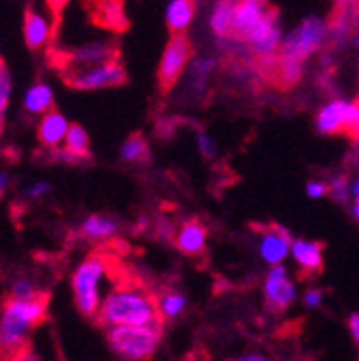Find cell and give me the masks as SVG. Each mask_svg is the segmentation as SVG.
Segmentation results:
<instances>
[{"label":"cell","mask_w":359,"mask_h":361,"mask_svg":"<svg viewBox=\"0 0 359 361\" xmlns=\"http://www.w3.org/2000/svg\"><path fill=\"white\" fill-rule=\"evenodd\" d=\"M114 271V288L102 301L97 323L104 327H164L157 293L133 274Z\"/></svg>","instance_id":"cell-1"},{"label":"cell","mask_w":359,"mask_h":361,"mask_svg":"<svg viewBox=\"0 0 359 361\" xmlns=\"http://www.w3.org/2000/svg\"><path fill=\"white\" fill-rule=\"evenodd\" d=\"M50 295L43 293L32 301L9 297L0 316V355L11 359L16 353L26 348V338L32 327L46 321Z\"/></svg>","instance_id":"cell-2"},{"label":"cell","mask_w":359,"mask_h":361,"mask_svg":"<svg viewBox=\"0 0 359 361\" xmlns=\"http://www.w3.org/2000/svg\"><path fill=\"white\" fill-rule=\"evenodd\" d=\"M116 264V256L106 250H95L91 256H86L71 276L73 299L82 316L86 319H97L102 307L99 286L106 276L112 274Z\"/></svg>","instance_id":"cell-3"},{"label":"cell","mask_w":359,"mask_h":361,"mask_svg":"<svg viewBox=\"0 0 359 361\" xmlns=\"http://www.w3.org/2000/svg\"><path fill=\"white\" fill-rule=\"evenodd\" d=\"M108 346L125 361H149L164 338V327H110Z\"/></svg>","instance_id":"cell-4"},{"label":"cell","mask_w":359,"mask_h":361,"mask_svg":"<svg viewBox=\"0 0 359 361\" xmlns=\"http://www.w3.org/2000/svg\"><path fill=\"white\" fill-rule=\"evenodd\" d=\"M327 39V24L321 18H305L299 26L284 35L280 45V59L305 63L314 52L321 50V45Z\"/></svg>","instance_id":"cell-5"},{"label":"cell","mask_w":359,"mask_h":361,"mask_svg":"<svg viewBox=\"0 0 359 361\" xmlns=\"http://www.w3.org/2000/svg\"><path fill=\"white\" fill-rule=\"evenodd\" d=\"M192 61V43L185 35H172L164 48L159 69H157V80L164 93L178 82V78L183 75L185 67Z\"/></svg>","instance_id":"cell-6"},{"label":"cell","mask_w":359,"mask_h":361,"mask_svg":"<svg viewBox=\"0 0 359 361\" xmlns=\"http://www.w3.org/2000/svg\"><path fill=\"white\" fill-rule=\"evenodd\" d=\"M282 39H284V30H282L280 18L272 9L245 35L243 43L262 63H267V61H274L280 54Z\"/></svg>","instance_id":"cell-7"},{"label":"cell","mask_w":359,"mask_h":361,"mask_svg":"<svg viewBox=\"0 0 359 361\" xmlns=\"http://www.w3.org/2000/svg\"><path fill=\"white\" fill-rule=\"evenodd\" d=\"M127 73L118 61H112L102 67H91V69H80V71H67L65 82L78 90H102V88H112L125 84Z\"/></svg>","instance_id":"cell-8"},{"label":"cell","mask_w":359,"mask_h":361,"mask_svg":"<svg viewBox=\"0 0 359 361\" xmlns=\"http://www.w3.org/2000/svg\"><path fill=\"white\" fill-rule=\"evenodd\" d=\"M262 293H264V305H267V310L274 312V314L284 312L295 301V295H297L295 293V284L288 280L286 269L282 264L272 267V271H269L267 278H264Z\"/></svg>","instance_id":"cell-9"},{"label":"cell","mask_w":359,"mask_h":361,"mask_svg":"<svg viewBox=\"0 0 359 361\" xmlns=\"http://www.w3.org/2000/svg\"><path fill=\"white\" fill-rule=\"evenodd\" d=\"M256 233H258V250L264 262H269L272 267H278L291 250L293 237L286 228L278 224H269V226H256Z\"/></svg>","instance_id":"cell-10"},{"label":"cell","mask_w":359,"mask_h":361,"mask_svg":"<svg viewBox=\"0 0 359 361\" xmlns=\"http://www.w3.org/2000/svg\"><path fill=\"white\" fill-rule=\"evenodd\" d=\"M116 61V48L110 41H91L75 48L69 54V71H80V69H91V67H102Z\"/></svg>","instance_id":"cell-11"},{"label":"cell","mask_w":359,"mask_h":361,"mask_svg":"<svg viewBox=\"0 0 359 361\" xmlns=\"http://www.w3.org/2000/svg\"><path fill=\"white\" fill-rule=\"evenodd\" d=\"M272 11L267 0H237L235 5V20H233V37L239 41L245 39V35Z\"/></svg>","instance_id":"cell-12"},{"label":"cell","mask_w":359,"mask_h":361,"mask_svg":"<svg viewBox=\"0 0 359 361\" xmlns=\"http://www.w3.org/2000/svg\"><path fill=\"white\" fill-rule=\"evenodd\" d=\"M207 239L209 235H207L205 224H200L198 219H190L174 235V245L185 256H200L207 250Z\"/></svg>","instance_id":"cell-13"},{"label":"cell","mask_w":359,"mask_h":361,"mask_svg":"<svg viewBox=\"0 0 359 361\" xmlns=\"http://www.w3.org/2000/svg\"><path fill=\"white\" fill-rule=\"evenodd\" d=\"M69 127L71 125L67 123V118L56 110L43 114V118L39 121V127H37L39 142L48 149H56L59 145H65Z\"/></svg>","instance_id":"cell-14"},{"label":"cell","mask_w":359,"mask_h":361,"mask_svg":"<svg viewBox=\"0 0 359 361\" xmlns=\"http://www.w3.org/2000/svg\"><path fill=\"white\" fill-rule=\"evenodd\" d=\"M293 258L303 276H319L323 271V243L319 241H293Z\"/></svg>","instance_id":"cell-15"},{"label":"cell","mask_w":359,"mask_h":361,"mask_svg":"<svg viewBox=\"0 0 359 361\" xmlns=\"http://www.w3.org/2000/svg\"><path fill=\"white\" fill-rule=\"evenodd\" d=\"M88 9H91L97 24L110 30H123L127 26V18L123 11L121 0H88Z\"/></svg>","instance_id":"cell-16"},{"label":"cell","mask_w":359,"mask_h":361,"mask_svg":"<svg viewBox=\"0 0 359 361\" xmlns=\"http://www.w3.org/2000/svg\"><path fill=\"white\" fill-rule=\"evenodd\" d=\"M196 16L194 0H168L166 5V26L172 35H185Z\"/></svg>","instance_id":"cell-17"},{"label":"cell","mask_w":359,"mask_h":361,"mask_svg":"<svg viewBox=\"0 0 359 361\" xmlns=\"http://www.w3.org/2000/svg\"><path fill=\"white\" fill-rule=\"evenodd\" d=\"M346 99H331L325 104L317 114V129L323 135H338L344 131V112H346Z\"/></svg>","instance_id":"cell-18"},{"label":"cell","mask_w":359,"mask_h":361,"mask_svg":"<svg viewBox=\"0 0 359 361\" xmlns=\"http://www.w3.org/2000/svg\"><path fill=\"white\" fill-rule=\"evenodd\" d=\"M52 37V26L50 22L37 11H28L24 18V39L30 50H41L46 48Z\"/></svg>","instance_id":"cell-19"},{"label":"cell","mask_w":359,"mask_h":361,"mask_svg":"<svg viewBox=\"0 0 359 361\" xmlns=\"http://www.w3.org/2000/svg\"><path fill=\"white\" fill-rule=\"evenodd\" d=\"M235 5H237V0H217V5L213 7L211 18H209V26L215 37L226 39L229 35H233Z\"/></svg>","instance_id":"cell-20"},{"label":"cell","mask_w":359,"mask_h":361,"mask_svg":"<svg viewBox=\"0 0 359 361\" xmlns=\"http://www.w3.org/2000/svg\"><path fill=\"white\" fill-rule=\"evenodd\" d=\"M54 106V90L48 84H35L32 88H28V93L24 95V110L28 114H48L52 112Z\"/></svg>","instance_id":"cell-21"},{"label":"cell","mask_w":359,"mask_h":361,"mask_svg":"<svg viewBox=\"0 0 359 361\" xmlns=\"http://www.w3.org/2000/svg\"><path fill=\"white\" fill-rule=\"evenodd\" d=\"M118 233V221L108 215H91L82 224V237L91 241H106Z\"/></svg>","instance_id":"cell-22"},{"label":"cell","mask_w":359,"mask_h":361,"mask_svg":"<svg viewBox=\"0 0 359 361\" xmlns=\"http://www.w3.org/2000/svg\"><path fill=\"white\" fill-rule=\"evenodd\" d=\"M63 151L69 153L78 161H84V159L91 157V149H88V133H86L84 127H80V125H71L69 127Z\"/></svg>","instance_id":"cell-23"},{"label":"cell","mask_w":359,"mask_h":361,"mask_svg":"<svg viewBox=\"0 0 359 361\" xmlns=\"http://www.w3.org/2000/svg\"><path fill=\"white\" fill-rule=\"evenodd\" d=\"M121 159L127 164H147L151 159L149 145L140 133H131L121 147Z\"/></svg>","instance_id":"cell-24"},{"label":"cell","mask_w":359,"mask_h":361,"mask_svg":"<svg viewBox=\"0 0 359 361\" xmlns=\"http://www.w3.org/2000/svg\"><path fill=\"white\" fill-rule=\"evenodd\" d=\"M157 299H159V310H162L164 321L178 319L185 310V295L174 288H164L162 293H157Z\"/></svg>","instance_id":"cell-25"},{"label":"cell","mask_w":359,"mask_h":361,"mask_svg":"<svg viewBox=\"0 0 359 361\" xmlns=\"http://www.w3.org/2000/svg\"><path fill=\"white\" fill-rule=\"evenodd\" d=\"M344 135H348L351 140L359 142V99L348 102L346 104V112H344Z\"/></svg>","instance_id":"cell-26"},{"label":"cell","mask_w":359,"mask_h":361,"mask_svg":"<svg viewBox=\"0 0 359 361\" xmlns=\"http://www.w3.org/2000/svg\"><path fill=\"white\" fill-rule=\"evenodd\" d=\"M213 67H215V61L213 59H198V61L192 63L190 75H192V82H194L196 88H202L205 86V82H207L209 73L213 71Z\"/></svg>","instance_id":"cell-27"},{"label":"cell","mask_w":359,"mask_h":361,"mask_svg":"<svg viewBox=\"0 0 359 361\" xmlns=\"http://www.w3.org/2000/svg\"><path fill=\"white\" fill-rule=\"evenodd\" d=\"M9 97H11V75H9L7 69H3V71H0V129H3Z\"/></svg>","instance_id":"cell-28"},{"label":"cell","mask_w":359,"mask_h":361,"mask_svg":"<svg viewBox=\"0 0 359 361\" xmlns=\"http://www.w3.org/2000/svg\"><path fill=\"white\" fill-rule=\"evenodd\" d=\"M41 295H43V293H39L30 280H18V282H13V286H11V297H13V299L32 301V299H37V297H41Z\"/></svg>","instance_id":"cell-29"},{"label":"cell","mask_w":359,"mask_h":361,"mask_svg":"<svg viewBox=\"0 0 359 361\" xmlns=\"http://www.w3.org/2000/svg\"><path fill=\"white\" fill-rule=\"evenodd\" d=\"M351 185H348V180L346 176H336L331 183H329V196L336 200V202H346L348 200V194H351Z\"/></svg>","instance_id":"cell-30"},{"label":"cell","mask_w":359,"mask_h":361,"mask_svg":"<svg viewBox=\"0 0 359 361\" xmlns=\"http://www.w3.org/2000/svg\"><path fill=\"white\" fill-rule=\"evenodd\" d=\"M196 140H198V149H200L202 157L213 159V157H215V153H217V149H215V142L211 140V135H209L207 131H198Z\"/></svg>","instance_id":"cell-31"},{"label":"cell","mask_w":359,"mask_h":361,"mask_svg":"<svg viewBox=\"0 0 359 361\" xmlns=\"http://www.w3.org/2000/svg\"><path fill=\"white\" fill-rule=\"evenodd\" d=\"M305 194H308L312 200H319V198H323L325 194H329V183H325V180H308Z\"/></svg>","instance_id":"cell-32"},{"label":"cell","mask_w":359,"mask_h":361,"mask_svg":"<svg viewBox=\"0 0 359 361\" xmlns=\"http://www.w3.org/2000/svg\"><path fill=\"white\" fill-rule=\"evenodd\" d=\"M303 303H305V307H310V310L319 307V305L323 303V290H321V288H310V290H305Z\"/></svg>","instance_id":"cell-33"},{"label":"cell","mask_w":359,"mask_h":361,"mask_svg":"<svg viewBox=\"0 0 359 361\" xmlns=\"http://www.w3.org/2000/svg\"><path fill=\"white\" fill-rule=\"evenodd\" d=\"M346 325H348V331H351V336H353L355 344L359 346V314H357V312L348 316V321H346Z\"/></svg>","instance_id":"cell-34"},{"label":"cell","mask_w":359,"mask_h":361,"mask_svg":"<svg viewBox=\"0 0 359 361\" xmlns=\"http://www.w3.org/2000/svg\"><path fill=\"white\" fill-rule=\"evenodd\" d=\"M9 361H41V359H39V357H37V355L26 346V348H22L20 353H16Z\"/></svg>","instance_id":"cell-35"},{"label":"cell","mask_w":359,"mask_h":361,"mask_svg":"<svg viewBox=\"0 0 359 361\" xmlns=\"http://www.w3.org/2000/svg\"><path fill=\"white\" fill-rule=\"evenodd\" d=\"M50 192V185L48 183H37L35 188L28 190V198H41L43 194H48Z\"/></svg>","instance_id":"cell-36"},{"label":"cell","mask_w":359,"mask_h":361,"mask_svg":"<svg viewBox=\"0 0 359 361\" xmlns=\"http://www.w3.org/2000/svg\"><path fill=\"white\" fill-rule=\"evenodd\" d=\"M7 183H9V176L5 172H0V198H3L7 192Z\"/></svg>","instance_id":"cell-37"},{"label":"cell","mask_w":359,"mask_h":361,"mask_svg":"<svg viewBox=\"0 0 359 361\" xmlns=\"http://www.w3.org/2000/svg\"><path fill=\"white\" fill-rule=\"evenodd\" d=\"M233 361H272L262 355H245V357H239V359H233Z\"/></svg>","instance_id":"cell-38"},{"label":"cell","mask_w":359,"mask_h":361,"mask_svg":"<svg viewBox=\"0 0 359 361\" xmlns=\"http://www.w3.org/2000/svg\"><path fill=\"white\" fill-rule=\"evenodd\" d=\"M67 3V0H50V5L54 7V9H59L61 5H65Z\"/></svg>","instance_id":"cell-39"},{"label":"cell","mask_w":359,"mask_h":361,"mask_svg":"<svg viewBox=\"0 0 359 361\" xmlns=\"http://www.w3.org/2000/svg\"><path fill=\"white\" fill-rule=\"evenodd\" d=\"M353 3H355V0H338V5H340V7H351Z\"/></svg>","instance_id":"cell-40"},{"label":"cell","mask_w":359,"mask_h":361,"mask_svg":"<svg viewBox=\"0 0 359 361\" xmlns=\"http://www.w3.org/2000/svg\"><path fill=\"white\" fill-rule=\"evenodd\" d=\"M355 217H357V221H359V198H355Z\"/></svg>","instance_id":"cell-41"},{"label":"cell","mask_w":359,"mask_h":361,"mask_svg":"<svg viewBox=\"0 0 359 361\" xmlns=\"http://www.w3.org/2000/svg\"><path fill=\"white\" fill-rule=\"evenodd\" d=\"M355 45H357V48H359V35L355 37Z\"/></svg>","instance_id":"cell-42"},{"label":"cell","mask_w":359,"mask_h":361,"mask_svg":"<svg viewBox=\"0 0 359 361\" xmlns=\"http://www.w3.org/2000/svg\"><path fill=\"white\" fill-rule=\"evenodd\" d=\"M5 69V65H3V59H0V71H3Z\"/></svg>","instance_id":"cell-43"}]
</instances>
